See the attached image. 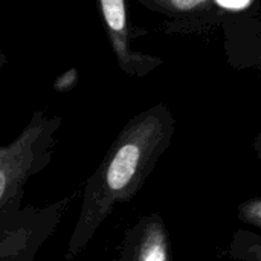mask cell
<instances>
[{
  "label": "cell",
  "instance_id": "2",
  "mask_svg": "<svg viewBox=\"0 0 261 261\" xmlns=\"http://www.w3.org/2000/svg\"><path fill=\"white\" fill-rule=\"evenodd\" d=\"M60 124V118H47L43 112H35L14 144L0 147V206L11 200L12 194L23 185L35 158L49 147Z\"/></svg>",
  "mask_w": 261,
  "mask_h": 261
},
{
  "label": "cell",
  "instance_id": "7",
  "mask_svg": "<svg viewBox=\"0 0 261 261\" xmlns=\"http://www.w3.org/2000/svg\"><path fill=\"white\" fill-rule=\"evenodd\" d=\"M237 217L242 223L261 229V196L242 202L237 208Z\"/></svg>",
  "mask_w": 261,
  "mask_h": 261
},
{
  "label": "cell",
  "instance_id": "5",
  "mask_svg": "<svg viewBox=\"0 0 261 261\" xmlns=\"http://www.w3.org/2000/svg\"><path fill=\"white\" fill-rule=\"evenodd\" d=\"M147 9L162 14L171 21H185L210 11L214 0H138Z\"/></svg>",
  "mask_w": 261,
  "mask_h": 261
},
{
  "label": "cell",
  "instance_id": "10",
  "mask_svg": "<svg viewBox=\"0 0 261 261\" xmlns=\"http://www.w3.org/2000/svg\"><path fill=\"white\" fill-rule=\"evenodd\" d=\"M254 150H255V153L258 154L261 158V133L255 138V142H254Z\"/></svg>",
  "mask_w": 261,
  "mask_h": 261
},
{
  "label": "cell",
  "instance_id": "3",
  "mask_svg": "<svg viewBox=\"0 0 261 261\" xmlns=\"http://www.w3.org/2000/svg\"><path fill=\"white\" fill-rule=\"evenodd\" d=\"M106 34L119 69L130 76H147L164 64V60L135 49V31L130 26L125 0H96Z\"/></svg>",
  "mask_w": 261,
  "mask_h": 261
},
{
  "label": "cell",
  "instance_id": "4",
  "mask_svg": "<svg viewBox=\"0 0 261 261\" xmlns=\"http://www.w3.org/2000/svg\"><path fill=\"white\" fill-rule=\"evenodd\" d=\"M119 261H171L170 236L158 214L147 216L133 226Z\"/></svg>",
  "mask_w": 261,
  "mask_h": 261
},
{
  "label": "cell",
  "instance_id": "8",
  "mask_svg": "<svg viewBox=\"0 0 261 261\" xmlns=\"http://www.w3.org/2000/svg\"><path fill=\"white\" fill-rule=\"evenodd\" d=\"M78 80H80V73H78V69L76 67H72L69 70H66L64 73L58 75L52 84L54 90L58 92V93H63V92H69L72 90L76 84H78Z\"/></svg>",
  "mask_w": 261,
  "mask_h": 261
},
{
  "label": "cell",
  "instance_id": "9",
  "mask_svg": "<svg viewBox=\"0 0 261 261\" xmlns=\"http://www.w3.org/2000/svg\"><path fill=\"white\" fill-rule=\"evenodd\" d=\"M219 3H222L223 6H228V8H242L245 6L249 0H217Z\"/></svg>",
  "mask_w": 261,
  "mask_h": 261
},
{
  "label": "cell",
  "instance_id": "1",
  "mask_svg": "<svg viewBox=\"0 0 261 261\" xmlns=\"http://www.w3.org/2000/svg\"><path fill=\"white\" fill-rule=\"evenodd\" d=\"M174 130L176 119L164 102L141 112L124 125L87 184L78 225L69 243L70 255L84 248L116 203L130 200L142 188L171 144Z\"/></svg>",
  "mask_w": 261,
  "mask_h": 261
},
{
  "label": "cell",
  "instance_id": "6",
  "mask_svg": "<svg viewBox=\"0 0 261 261\" xmlns=\"http://www.w3.org/2000/svg\"><path fill=\"white\" fill-rule=\"evenodd\" d=\"M228 252L236 261H261V236L248 229L236 231Z\"/></svg>",
  "mask_w": 261,
  "mask_h": 261
},
{
  "label": "cell",
  "instance_id": "11",
  "mask_svg": "<svg viewBox=\"0 0 261 261\" xmlns=\"http://www.w3.org/2000/svg\"><path fill=\"white\" fill-rule=\"evenodd\" d=\"M6 63H8V57H6V54L2 50V47H0V69H2Z\"/></svg>",
  "mask_w": 261,
  "mask_h": 261
}]
</instances>
